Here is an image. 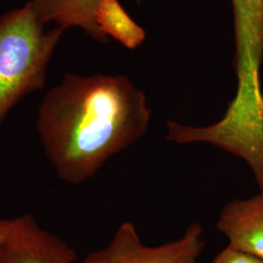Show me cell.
Wrapping results in <instances>:
<instances>
[{
  "mask_svg": "<svg viewBox=\"0 0 263 263\" xmlns=\"http://www.w3.org/2000/svg\"><path fill=\"white\" fill-rule=\"evenodd\" d=\"M216 228L229 247L263 259V191L247 199H235L221 209Z\"/></svg>",
  "mask_w": 263,
  "mask_h": 263,
  "instance_id": "cell-6",
  "label": "cell"
},
{
  "mask_svg": "<svg viewBox=\"0 0 263 263\" xmlns=\"http://www.w3.org/2000/svg\"><path fill=\"white\" fill-rule=\"evenodd\" d=\"M151 117L146 96L129 77L67 73L44 96L36 131L58 178L79 185L142 138Z\"/></svg>",
  "mask_w": 263,
  "mask_h": 263,
  "instance_id": "cell-1",
  "label": "cell"
},
{
  "mask_svg": "<svg viewBox=\"0 0 263 263\" xmlns=\"http://www.w3.org/2000/svg\"><path fill=\"white\" fill-rule=\"evenodd\" d=\"M238 87H260L263 61V0H231Z\"/></svg>",
  "mask_w": 263,
  "mask_h": 263,
  "instance_id": "cell-5",
  "label": "cell"
},
{
  "mask_svg": "<svg viewBox=\"0 0 263 263\" xmlns=\"http://www.w3.org/2000/svg\"><path fill=\"white\" fill-rule=\"evenodd\" d=\"M98 28L107 38L127 49H136L145 39V31L132 20L118 0H103L96 14Z\"/></svg>",
  "mask_w": 263,
  "mask_h": 263,
  "instance_id": "cell-8",
  "label": "cell"
},
{
  "mask_svg": "<svg viewBox=\"0 0 263 263\" xmlns=\"http://www.w3.org/2000/svg\"><path fill=\"white\" fill-rule=\"evenodd\" d=\"M64 29H46L31 3L0 16V127L28 95L44 88Z\"/></svg>",
  "mask_w": 263,
  "mask_h": 263,
  "instance_id": "cell-2",
  "label": "cell"
},
{
  "mask_svg": "<svg viewBox=\"0 0 263 263\" xmlns=\"http://www.w3.org/2000/svg\"><path fill=\"white\" fill-rule=\"evenodd\" d=\"M10 224H11V218H1L0 219V249L7 237Z\"/></svg>",
  "mask_w": 263,
  "mask_h": 263,
  "instance_id": "cell-10",
  "label": "cell"
},
{
  "mask_svg": "<svg viewBox=\"0 0 263 263\" xmlns=\"http://www.w3.org/2000/svg\"><path fill=\"white\" fill-rule=\"evenodd\" d=\"M212 263H263V259L227 246L216 255Z\"/></svg>",
  "mask_w": 263,
  "mask_h": 263,
  "instance_id": "cell-9",
  "label": "cell"
},
{
  "mask_svg": "<svg viewBox=\"0 0 263 263\" xmlns=\"http://www.w3.org/2000/svg\"><path fill=\"white\" fill-rule=\"evenodd\" d=\"M0 263H76L74 250L29 214L11 218Z\"/></svg>",
  "mask_w": 263,
  "mask_h": 263,
  "instance_id": "cell-4",
  "label": "cell"
},
{
  "mask_svg": "<svg viewBox=\"0 0 263 263\" xmlns=\"http://www.w3.org/2000/svg\"><path fill=\"white\" fill-rule=\"evenodd\" d=\"M38 19L45 26L54 23L57 28H80L99 42L108 38L98 28L96 14L103 0H29Z\"/></svg>",
  "mask_w": 263,
  "mask_h": 263,
  "instance_id": "cell-7",
  "label": "cell"
},
{
  "mask_svg": "<svg viewBox=\"0 0 263 263\" xmlns=\"http://www.w3.org/2000/svg\"><path fill=\"white\" fill-rule=\"evenodd\" d=\"M203 226L192 223L179 239L159 246H146L136 227L124 222L109 244L92 252L81 263H197L206 242Z\"/></svg>",
  "mask_w": 263,
  "mask_h": 263,
  "instance_id": "cell-3",
  "label": "cell"
}]
</instances>
